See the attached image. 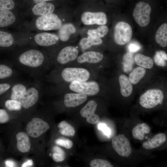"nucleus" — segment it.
I'll return each mask as SVG.
<instances>
[{
  "label": "nucleus",
  "instance_id": "nucleus-1",
  "mask_svg": "<svg viewBox=\"0 0 167 167\" xmlns=\"http://www.w3.org/2000/svg\"><path fill=\"white\" fill-rule=\"evenodd\" d=\"M20 49L16 53L15 58L23 66L31 68H36L43 65L45 62L44 53L38 48L30 45H19Z\"/></svg>",
  "mask_w": 167,
  "mask_h": 167
},
{
  "label": "nucleus",
  "instance_id": "nucleus-2",
  "mask_svg": "<svg viewBox=\"0 0 167 167\" xmlns=\"http://www.w3.org/2000/svg\"><path fill=\"white\" fill-rule=\"evenodd\" d=\"M62 25V21L57 14L48 15L32 18L26 20L22 31L41 32L59 29Z\"/></svg>",
  "mask_w": 167,
  "mask_h": 167
},
{
  "label": "nucleus",
  "instance_id": "nucleus-3",
  "mask_svg": "<svg viewBox=\"0 0 167 167\" xmlns=\"http://www.w3.org/2000/svg\"><path fill=\"white\" fill-rule=\"evenodd\" d=\"M19 32L18 45H25L34 46L49 47L56 45L59 40L56 34L46 32L22 31Z\"/></svg>",
  "mask_w": 167,
  "mask_h": 167
},
{
  "label": "nucleus",
  "instance_id": "nucleus-4",
  "mask_svg": "<svg viewBox=\"0 0 167 167\" xmlns=\"http://www.w3.org/2000/svg\"><path fill=\"white\" fill-rule=\"evenodd\" d=\"M57 76L58 82L69 83L74 81H85L92 80V70L86 67L75 66H65L58 67Z\"/></svg>",
  "mask_w": 167,
  "mask_h": 167
},
{
  "label": "nucleus",
  "instance_id": "nucleus-5",
  "mask_svg": "<svg viewBox=\"0 0 167 167\" xmlns=\"http://www.w3.org/2000/svg\"><path fill=\"white\" fill-rule=\"evenodd\" d=\"M65 86L63 92H73L82 93L88 96L96 95L100 90L99 83L93 80L85 81H74L63 84Z\"/></svg>",
  "mask_w": 167,
  "mask_h": 167
},
{
  "label": "nucleus",
  "instance_id": "nucleus-6",
  "mask_svg": "<svg viewBox=\"0 0 167 167\" xmlns=\"http://www.w3.org/2000/svg\"><path fill=\"white\" fill-rule=\"evenodd\" d=\"M164 98L162 91L158 89H150L143 93L139 98V103L147 109L154 108L162 104Z\"/></svg>",
  "mask_w": 167,
  "mask_h": 167
},
{
  "label": "nucleus",
  "instance_id": "nucleus-7",
  "mask_svg": "<svg viewBox=\"0 0 167 167\" xmlns=\"http://www.w3.org/2000/svg\"><path fill=\"white\" fill-rule=\"evenodd\" d=\"M132 36L131 26L127 23L120 21L115 25L114 28V39L119 45H123L129 42Z\"/></svg>",
  "mask_w": 167,
  "mask_h": 167
},
{
  "label": "nucleus",
  "instance_id": "nucleus-8",
  "mask_svg": "<svg viewBox=\"0 0 167 167\" xmlns=\"http://www.w3.org/2000/svg\"><path fill=\"white\" fill-rule=\"evenodd\" d=\"M151 10L150 6L147 3L140 2L136 4L133 15L135 22L139 26L145 27L149 24Z\"/></svg>",
  "mask_w": 167,
  "mask_h": 167
},
{
  "label": "nucleus",
  "instance_id": "nucleus-9",
  "mask_svg": "<svg viewBox=\"0 0 167 167\" xmlns=\"http://www.w3.org/2000/svg\"><path fill=\"white\" fill-rule=\"evenodd\" d=\"M23 13L25 17L32 18L45 16L54 13L55 7L54 5L47 2L35 4Z\"/></svg>",
  "mask_w": 167,
  "mask_h": 167
},
{
  "label": "nucleus",
  "instance_id": "nucleus-10",
  "mask_svg": "<svg viewBox=\"0 0 167 167\" xmlns=\"http://www.w3.org/2000/svg\"><path fill=\"white\" fill-rule=\"evenodd\" d=\"M79 51L74 46H68L62 49L58 53L56 61L59 67L65 66L70 62L77 59Z\"/></svg>",
  "mask_w": 167,
  "mask_h": 167
},
{
  "label": "nucleus",
  "instance_id": "nucleus-11",
  "mask_svg": "<svg viewBox=\"0 0 167 167\" xmlns=\"http://www.w3.org/2000/svg\"><path fill=\"white\" fill-rule=\"evenodd\" d=\"M112 147L120 156L128 157L132 152L129 141L124 135L120 134L115 136L112 141Z\"/></svg>",
  "mask_w": 167,
  "mask_h": 167
},
{
  "label": "nucleus",
  "instance_id": "nucleus-12",
  "mask_svg": "<svg viewBox=\"0 0 167 167\" xmlns=\"http://www.w3.org/2000/svg\"><path fill=\"white\" fill-rule=\"evenodd\" d=\"M49 128V126L45 121L37 118H33L26 127L28 134L36 138L40 136Z\"/></svg>",
  "mask_w": 167,
  "mask_h": 167
},
{
  "label": "nucleus",
  "instance_id": "nucleus-13",
  "mask_svg": "<svg viewBox=\"0 0 167 167\" xmlns=\"http://www.w3.org/2000/svg\"><path fill=\"white\" fill-rule=\"evenodd\" d=\"M103 58V55L100 52L92 51H87L78 56L76 59L78 65L75 66H82L90 69L92 65L101 62Z\"/></svg>",
  "mask_w": 167,
  "mask_h": 167
},
{
  "label": "nucleus",
  "instance_id": "nucleus-14",
  "mask_svg": "<svg viewBox=\"0 0 167 167\" xmlns=\"http://www.w3.org/2000/svg\"><path fill=\"white\" fill-rule=\"evenodd\" d=\"M97 105L96 101L91 100L81 109L80 114L81 116L86 118V121L89 124H94L99 120V116L95 112Z\"/></svg>",
  "mask_w": 167,
  "mask_h": 167
},
{
  "label": "nucleus",
  "instance_id": "nucleus-15",
  "mask_svg": "<svg viewBox=\"0 0 167 167\" xmlns=\"http://www.w3.org/2000/svg\"><path fill=\"white\" fill-rule=\"evenodd\" d=\"M39 98L38 90L34 87H31L27 89L18 101L22 107L28 109L35 105L38 101Z\"/></svg>",
  "mask_w": 167,
  "mask_h": 167
},
{
  "label": "nucleus",
  "instance_id": "nucleus-16",
  "mask_svg": "<svg viewBox=\"0 0 167 167\" xmlns=\"http://www.w3.org/2000/svg\"><path fill=\"white\" fill-rule=\"evenodd\" d=\"M87 95L73 92H66L63 96V104L67 108H73L85 102L88 97Z\"/></svg>",
  "mask_w": 167,
  "mask_h": 167
},
{
  "label": "nucleus",
  "instance_id": "nucleus-17",
  "mask_svg": "<svg viewBox=\"0 0 167 167\" xmlns=\"http://www.w3.org/2000/svg\"><path fill=\"white\" fill-rule=\"evenodd\" d=\"M81 19L84 24L87 25L94 24L104 25L107 21L106 14L102 12H85L82 15Z\"/></svg>",
  "mask_w": 167,
  "mask_h": 167
},
{
  "label": "nucleus",
  "instance_id": "nucleus-18",
  "mask_svg": "<svg viewBox=\"0 0 167 167\" xmlns=\"http://www.w3.org/2000/svg\"><path fill=\"white\" fill-rule=\"evenodd\" d=\"M19 31L13 32L0 30V47L9 48L18 45Z\"/></svg>",
  "mask_w": 167,
  "mask_h": 167
},
{
  "label": "nucleus",
  "instance_id": "nucleus-19",
  "mask_svg": "<svg viewBox=\"0 0 167 167\" xmlns=\"http://www.w3.org/2000/svg\"><path fill=\"white\" fill-rule=\"evenodd\" d=\"M17 147L22 153L28 152L31 148V143L28 134L24 132H19L16 135Z\"/></svg>",
  "mask_w": 167,
  "mask_h": 167
},
{
  "label": "nucleus",
  "instance_id": "nucleus-20",
  "mask_svg": "<svg viewBox=\"0 0 167 167\" xmlns=\"http://www.w3.org/2000/svg\"><path fill=\"white\" fill-rule=\"evenodd\" d=\"M166 139V136L165 134L159 133L155 135L150 140L144 142L143 143V146L147 150L157 148L164 143Z\"/></svg>",
  "mask_w": 167,
  "mask_h": 167
},
{
  "label": "nucleus",
  "instance_id": "nucleus-21",
  "mask_svg": "<svg viewBox=\"0 0 167 167\" xmlns=\"http://www.w3.org/2000/svg\"><path fill=\"white\" fill-rule=\"evenodd\" d=\"M58 36L59 39L62 41H67L70 35L75 33L76 29L75 26L71 23L62 25L58 29Z\"/></svg>",
  "mask_w": 167,
  "mask_h": 167
},
{
  "label": "nucleus",
  "instance_id": "nucleus-22",
  "mask_svg": "<svg viewBox=\"0 0 167 167\" xmlns=\"http://www.w3.org/2000/svg\"><path fill=\"white\" fill-rule=\"evenodd\" d=\"M118 80L122 95L125 97L130 96L133 91V87L128 77L122 74L119 76Z\"/></svg>",
  "mask_w": 167,
  "mask_h": 167
},
{
  "label": "nucleus",
  "instance_id": "nucleus-23",
  "mask_svg": "<svg viewBox=\"0 0 167 167\" xmlns=\"http://www.w3.org/2000/svg\"><path fill=\"white\" fill-rule=\"evenodd\" d=\"M155 39L161 46L165 47L167 46V24H162L158 29L155 36Z\"/></svg>",
  "mask_w": 167,
  "mask_h": 167
},
{
  "label": "nucleus",
  "instance_id": "nucleus-24",
  "mask_svg": "<svg viewBox=\"0 0 167 167\" xmlns=\"http://www.w3.org/2000/svg\"><path fill=\"white\" fill-rule=\"evenodd\" d=\"M150 130V128L146 123H139L133 129L132 133L134 138L142 140L144 138L145 134L149 133Z\"/></svg>",
  "mask_w": 167,
  "mask_h": 167
},
{
  "label": "nucleus",
  "instance_id": "nucleus-25",
  "mask_svg": "<svg viewBox=\"0 0 167 167\" xmlns=\"http://www.w3.org/2000/svg\"><path fill=\"white\" fill-rule=\"evenodd\" d=\"M102 43V40L100 38L89 35L87 38L81 39L79 44L83 50H86L94 45H101Z\"/></svg>",
  "mask_w": 167,
  "mask_h": 167
},
{
  "label": "nucleus",
  "instance_id": "nucleus-26",
  "mask_svg": "<svg viewBox=\"0 0 167 167\" xmlns=\"http://www.w3.org/2000/svg\"><path fill=\"white\" fill-rule=\"evenodd\" d=\"M134 59L137 65L144 68L151 69L154 65L153 60L151 58L141 54H136Z\"/></svg>",
  "mask_w": 167,
  "mask_h": 167
},
{
  "label": "nucleus",
  "instance_id": "nucleus-27",
  "mask_svg": "<svg viewBox=\"0 0 167 167\" xmlns=\"http://www.w3.org/2000/svg\"><path fill=\"white\" fill-rule=\"evenodd\" d=\"M146 72L145 69L138 66L133 70L130 74L129 79L132 84H136L144 77Z\"/></svg>",
  "mask_w": 167,
  "mask_h": 167
},
{
  "label": "nucleus",
  "instance_id": "nucleus-28",
  "mask_svg": "<svg viewBox=\"0 0 167 167\" xmlns=\"http://www.w3.org/2000/svg\"><path fill=\"white\" fill-rule=\"evenodd\" d=\"M27 89L25 86L23 84L18 83L14 85L11 89V99L18 101Z\"/></svg>",
  "mask_w": 167,
  "mask_h": 167
},
{
  "label": "nucleus",
  "instance_id": "nucleus-29",
  "mask_svg": "<svg viewBox=\"0 0 167 167\" xmlns=\"http://www.w3.org/2000/svg\"><path fill=\"white\" fill-rule=\"evenodd\" d=\"M60 134L64 136L73 137L75 134L74 127L65 121L60 122L58 125Z\"/></svg>",
  "mask_w": 167,
  "mask_h": 167
},
{
  "label": "nucleus",
  "instance_id": "nucleus-30",
  "mask_svg": "<svg viewBox=\"0 0 167 167\" xmlns=\"http://www.w3.org/2000/svg\"><path fill=\"white\" fill-rule=\"evenodd\" d=\"M53 154L52 158L54 161L56 162L63 161L66 157L65 152L58 146H54L53 149Z\"/></svg>",
  "mask_w": 167,
  "mask_h": 167
},
{
  "label": "nucleus",
  "instance_id": "nucleus-31",
  "mask_svg": "<svg viewBox=\"0 0 167 167\" xmlns=\"http://www.w3.org/2000/svg\"><path fill=\"white\" fill-rule=\"evenodd\" d=\"M108 31L109 29L106 26L101 25L96 29L89 30L88 34L89 35L102 38L107 34Z\"/></svg>",
  "mask_w": 167,
  "mask_h": 167
},
{
  "label": "nucleus",
  "instance_id": "nucleus-32",
  "mask_svg": "<svg viewBox=\"0 0 167 167\" xmlns=\"http://www.w3.org/2000/svg\"><path fill=\"white\" fill-rule=\"evenodd\" d=\"M13 73V70L9 66L5 64L0 63V80L8 78Z\"/></svg>",
  "mask_w": 167,
  "mask_h": 167
},
{
  "label": "nucleus",
  "instance_id": "nucleus-33",
  "mask_svg": "<svg viewBox=\"0 0 167 167\" xmlns=\"http://www.w3.org/2000/svg\"><path fill=\"white\" fill-rule=\"evenodd\" d=\"M14 0H0V11L18 10Z\"/></svg>",
  "mask_w": 167,
  "mask_h": 167
},
{
  "label": "nucleus",
  "instance_id": "nucleus-34",
  "mask_svg": "<svg viewBox=\"0 0 167 167\" xmlns=\"http://www.w3.org/2000/svg\"><path fill=\"white\" fill-rule=\"evenodd\" d=\"M5 105L6 107L10 111L19 110L22 108L19 101L11 99L6 100L5 102Z\"/></svg>",
  "mask_w": 167,
  "mask_h": 167
},
{
  "label": "nucleus",
  "instance_id": "nucleus-35",
  "mask_svg": "<svg viewBox=\"0 0 167 167\" xmlns=\"http://www.w3.org/2000/svg\"><path fill=\"white\" fill-rule=\"evenodd\" d=\"M90 165L91 167H113L109 161L101 159H96L91 161Z\"/></svg>",
  "mask_w": 167,
  "mask_h": 167
},
{
  "label": "nucleus",
  "instance_id": "nucleus-36",
  "mask_svg": "<svg viewBox=\"0 0 167 167\" xmlns=\"http://www.w3.org/2000/svg\"><path fill=\"white\" fill-rule=\"evenodd\" d=\"M123 60L124 66L126 68L129 66L131 68L134 62V59L133 55L131 52H127L124 54Z\"/></svg>",
  "mask_w": 167,
  "mask_h": 167
},
{
  "label": "nucleus",
  "instance_id": "nucleus-37",
  "mask_svg": "<svg viewBox=\"0 0 167 167\" xmlns=\"http://www.w3.org/2000/svg\"><path fill=\"white\" fill-rule=\"evenodd\" d=\"M55 142L57 145L64 147L67 149L71 148L73 145L72 141L67 139L59 138L56 140Z\"/></svg>",
  "mask_w": 167,
  "mask_h": 167
},
{
  "label": "nucleus",
  "instance_id": "nucleus-38",
  "mask_svg": "<svg viewBox=\"0 0 167 167\" xmlns=\"http://www.w3.org/2000/svg\"><path fill=\"white\" fill-rule=\"evenodd\" d=\"M154 60L158 66L163 67L166 65L165 61L161 56L159 51H157L154 57Z\"/></svg>",
  "mask_w": 167,
  "mask_h": 167
},
{
  "label": "nucleus",
  "instance_id": "nucleus-39",
  "mask_svg": "<svg viewBox=\"0 0 167 167\" xmlns=\"http://www.w3.org/2000/svg\"><path fill=\"white\" fill-rule=\"evenodd\" d=\"M9 119V116L7 112L4 109H0V123H6Z\"/></svg>",
  "mask_w": 167,
  "mask_h": 167
},
{
  "label": "nucleus",
  "instance_id": "nucleus-40",
  "mask_svg": "<svg viewBox=\"0 0 167 167\" xmlns=\"http://www.w3.org/2000/svg\"><path fill=\"white\" fill-rule=\"evenodd\" d=\"M11 85L6 82H0V96L7 92L11 88Z\"/></svg>",
  "mask_w": 167,
  "mask_h": 167
},
{
  "label": "nucleus",
  "instance_id": "nucleus-41",
  "mask_svg": "<svg viewBox=\"0 0 167 167\" xmlns=\"http://www.w3.org/2000/svg\"><path fill=\"white\" fill-rule=\"evenodd\" d=\"M98 129L102 131L104 134L108 136L110 135L111 131L110 129L105 123H100L98 125Z\"/></svg>",
  "mask_w": 167,
  "mask_h": 167
},
{
  "label": "nucleus",
  "instance_id": "nucleus-42",
  "mask_svg": "<svg viewBox=\"0 0 167 167\" xmlns=\"http://www.w3.org/2000/svg\"><path fill=\"white\" fill-rule=\"evenodd\" d=\"M128 49L130 52H135L140 49V46L136 43H131L128 46Z\"/></svg>",
  "mask_w": 167,
  "mask_h": 167
},
{
  "label": "nucleus",
  "instance_id": "nucleus-43",
  "mask_svg": "<svg viewBox=\"0 0 167 167\" xmlns=\"http://www.w3.org/2000/svg\"><path fill=\"white\" fill-rule=\"evenodd\" d=\"M33 165V162L32 160H29L24 163L21 165L22 167H29Z\"/></svg>",
  "mask_w": 167,
  "mask_h": 167
},
{
  "label": "nucleus",
  "instance_id": "nucleus-44",
  "mask_svg": "<svg viewBox=\"0 0 167 167\" xmlns=\"http://www.w3.org/2000/svg\"><path fill=\"white\" fill-rule=\"evenodd\" d=\"M6 165L7 167H15V164L14 162L11 160H7L5 162Z\"/></svg>",
  "mask_w": 167,
  "mask_h": 167
},
{
  "label": "nucleus",
  "instance_id": "nucleus-45",
  "mask_svg": "<svg viewBox=\"0 0 167 167\" xmlns=\"http://www.w3.org/2000/svg\"><path fill=\"white\" fill-rule=\"evenodd\" d=\"M160 54H161L162 58L165 60H167V55L166 53L162 50L159 51Z\"/></svg>",
  "mask_w": 167,
  "mask_h": 167
},
{
  "label": "nucleus",
  "instance_id": "nucleus-46",
  "mask_svg": "<svg viewBox=\"0 0 167 167\" xmlns=\"http://www.w3.org/2000/svg\"><path fill=\"white\" fill-rule=\"evenodd\" d=\"M53 0H32V2L34 4H36L40 3L47 2Z\"/></svg>",
  "mask_w": 167,
  "mask_h": 167
}]
</instances>
